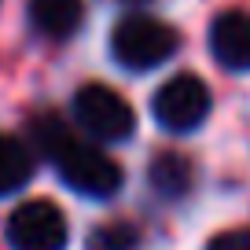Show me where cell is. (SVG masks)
<instances>
[{
	"instance_id": "cell-10",
	"label": "cell",
	"mask_w": 250,
	"mask_h": 250,
	"mask_svg": "<svg viewBox=\"0 0 250 250\" xmlns=\"http://www.w3.org/2000/svg\"><path fill=\"white\" fill-rule=\"evenodd\" d=\"M140 247V232H136L129 221H110L88 232L85 250H136Z\"/></svg>"
},
{
	"instance_id": "cell-1",
	"label": "cell",
	"mask_w": 250,
	"mask_h": 250,
	"mask_svg": "<svg viewBox=\"0 0 250 250\" xmlns=\"http://www.w3.org/2000/svg\"><path fill=\"white\" fill-rule=\"evenodd\" d=\"M30 140L48 162L55 166L59 180L70 191L85 199H110L122 188L125 173L100 144H88V140H78L70 133V125L55 114H41L33 118L30 125Z\"/></svg>"
},
{
	"instance_id": "cell-3",
	"label": "cell",
	"mask_w": 250,
	"mask_h": 250,
	"mask_svg": "<svg viewBox=\"0 0 250 250\" xmlns=\"http://www.w3.org/2000/svg\"><path fill=\"white\" fill-rule=\"evenodd\" d=\"M74 122L96 144H122L136 133V114L129 100L107 85H81L74 92Z\"/></svg>"
},
{
	"instance_id": "cell-11",
	"label": "cell",
	"mask_w": 250,
	"mask_h": 250,
	"mask_svg": "<svg viewBox=\"0 0 250 250\" xmlns=\"http://www.w3.org/2000/svg\"><path fill=\"white\" fill-rule=\"evenodd\" d=\"M206 250H250V228H232L206 243Z\"/></svg>"
},
{
	"instance_id": "cell-8",
	"label": "cell",
	"mask_w": 250,
	"mask_h": 250,
	"mask_svg": "<svg viewBox=\"0 0 250 250\" xmlns=\"http://www.w3.org/2000/svg\"><path fill=\"white\" fill-rule=\"evenodd\" d=\"M30 177H33V151L26 147V140L0 133V199L22 191Z\"/></svg>"
},
{
	"instance_id": "cell-4",
	"label": "cell",
	"mask_w": 250,
	"mask_h": 250,
	"mask_svg": "<svg viewBox=\"0 0 250 250\" xmlns=\"http://www.w3.org/2000/svg\"><path fill=\"white\" fill-rule=\"evenodd\" d=\"M213 96L206 88L203 78L195 74H177L169 78L151 100V110H155V122L162 125L166 133H195L199 125L210 118Z\"/></svg>"
},
{
	"instance_id": "cell-6",
	"label": "cell",
	"mask_w": 250,
	"mask_h": 250,
	"mask_svg": "<svg viewBox=\"0 0 250 250\" xmlns=\"http://www.w3.org/2000/svg\"><path fill=\"white\" fill-rule=\"evenodd\" d=\"M210 52L225 70H250V11H221L213 19Z\"/></svg>"
},
{
	"instance_id": "cell-12",
	"label": "cell",
	"mask_w": 250,
	"mask_h": 250,
	"mask_svg": "<svg viewBox=\"0 0 250 250\" xmlns=\"http://www.w3.org/2000/svg\"><path fill=\"white\" fill-rule=\"evenodd\" d=\"M122 4H136V8H140V4H151V0H122Z\"/></svg>"
},
{
	"instance_id": "cell-7",
	"label": "cell",
	"mask_w": 250,
	"mask_h": 250,
	"mask_svg": "<svg viewBox=\"0 0 250 250\" xmlns=\"http://www.w3.org/2000/svg\"><path fill=\"white\" fill-rule=\"evenodd\" d=\"M81 19H85V4H81V0H30L33 30L52 37V41L74 37Z\"/></svg>"
},
{
	"instance_id": "cell-5",
	"label": "cell",
	"mask_w": 250,
	"mask_h": 250,
	"mask_svg": "<svg viewBox=\"0 0 250 250\" xmlns=\"http://www.w3.org/2000/svg\"><path fill=\"white\" fill-rule=\"evenodd\" d=\"M66 239H70L66 213L48 199H26L8 217L11 250H66Z\"/></svg>"
},
{
	"instance_id": "cell-2",
	"label": "cell",
	"mask_w": 250,
	"mask_h": 250,
	"mask_svg": "<svg viewBox=\"0 0 250 250\" xmlns=\"http://www.w3.org/2000/svg\"><path fill=\"white\" fill-rule=\"evenodd\" d=\"M177 48H180V33L155 15H125L110 30V55H114L118 66L133 74L169 62L177 55Z\"/></svg>"
},
{
	"instance_id": "cell-9",
	"label": "cell",
	"mask_w": 250,
	"mask_h": 250,
	"mask_svg": "<svg viewBox=\"0 0 250 250\" xmlns=\"http://www.w3.org/2000/svg\"><path fill=\"white\" fill-rule=\"evenodd\" d=\"M147 180L162 199H180L188 195V188H191V162L177 151H162V155L151 162L147 169Z\"/></svg>"
}]
</instances>
